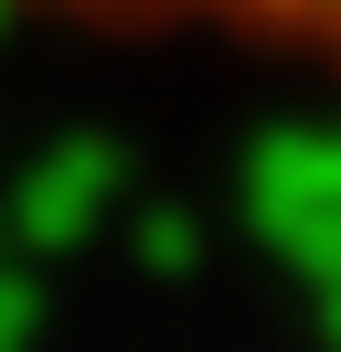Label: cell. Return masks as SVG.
Segmentation results:
<instances>
[{
  "mask_svg": "<svg viewBox=\"0 0 341 352\" xmlns=\"http://www.w3.org/2000/svg\"><path fill=\"white\" fill-rule=\"evenodd\" d=\"M64 32H107V43H203L234 65H277L341 86V0H0Z\"/></svg>",
  "mask_w": 341,
  "mask_h": 352,
  "instance_id": "1",
  "label": "cell"
}]
</instances>
